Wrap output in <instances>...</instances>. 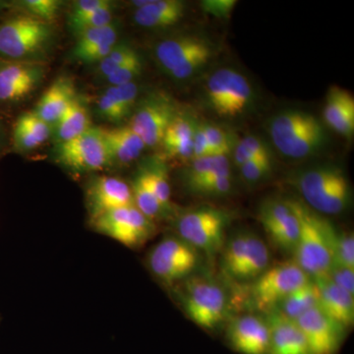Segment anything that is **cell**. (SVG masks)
I'll list each match as a JSON object with an SVG mask.
<instances>
[{"label":"cell","mask_w":354,"mask_h":354,"mask_svg":"<svg viewBox=\"0 0 354 354\" xmlns=\"http://www.w3.org/2000/svg\"><path fill=\"white\" fill-rule=\"evenodd\" d=\"M299 221L295 263L311 279L328 276L334 265L337 232L334 225L297 199H286Z\"/></svg>","instance_id":"1"},{"label":"cell","mask_w":354,"mask_h":354,"mask_svg":"<svg viewBox=\"0 0 354 354\" xmlns=\"http://www.w3.org/2000/svg\"><path fill=\"white\" fill-rule=\"evenodd\" d=\"M292 185L305 204L322 215H339L351 204L348 176L335 165H318L298 172L292 177Z\"/></svg>","instance_id":"2"},{"label":"cell","mask_w":354,"mask_h":354,"mask_svg":"<svg viewBox=\"0 0 354 354\" xmlns=\"http://www.w3.org/2000/svg\"><path fill=\"white\" fill-rule=\"evenodd\" d=\"M269 134L279 152L291 158L310 157L326 141L322 123L313 114L301 111H286L272 118Z\"/></svg>","instance_id":"3"},{"label":"cell","mask_w":354,"mask_h":354,"mask_svg":"<svg viewBox=\"0 0 354 354\" xmlns=\"http://www.w3.org/2000/svg\"><path fill=\"white\" fill-rule=\"evenodd\" d=\"M55 37L51 23L31 16L16 15L0 23V58L19 62H44Z\"/></svg>","instance_id":"4"},{"label":"cell","mask_w":354,"mask_h":354,"mask_svg":"<svg viewBox=\"0 0 354 354\" xmlns=\"http://www.w3.org/2000/svg\"><path fill=\"white\" fill-rule=\"evenodd\" d=\"M230 216L213 207L205 206L185 212L176 221L177 236L209 257L225 245Z\"/></svg>","instance_id":"5"},{"label":"cell","mask_w":354,"mask_h":354,"mask_svg":"<svg viewBox=\"0 0 354 354\" xmlns=\"http://www.w3.org/2000/svg\"><path fill=\"white\" fill-rule=\"evenodd\" d=\"M186 281L180 293L186 315L203 330H216L227 314L228 301L225 290L209 279L188 278Z\"/></svg>","instance_id":"6"},{"label":"cell","mask_w":354,"mask_h":354,"mask_svg":"<svg viewBox=\"0 0 354 354\" xmlns=\"http://www.w3.org/2000/svg\"><path fill=\"white\" fill-rule=\"evenodd\" d=\"M270 250L257 235L239 232L223 247L221 266L230 278L255 281L270 267Z\"/></svg>","instance_id":"7"},{"label":"cell","mask_w":354,"mask_h":354,"mask_svg":"<svg viewBox=\"0 0 354 354\" xmlns=\"http://www.w3.org/2000/svg\"><path fill=\"white\" fill-rule=\"evenodd\" d=\"M206 99L209 108L220 118H239L250 106L253 91L250 83L239 71L221 68L207 81Z\"/></svg>","instance_id":"8"},{"label":"cell","mask_w":354,"mask_h":354,"mask_svg":"<svg viewBox=\"0 0 354 354\" xmlns=\"http://www.w3.org/2000/svg\"><path fill=\"white\" fill-rule=\"evenodd\" d=\"M310 279L308 274L293 259L269 267L251 286L254 305L263 311H272Z\"/></svg>","instance_id":"9"},{"label":"cell","mask_w":354,"mask_h":354,"mask_svg":"<svg viewBox=\"0 0 354 354\" xmlns=\"http://www.w3.org/2000/svg\"><path fill=\"white\" fill-rule=\"evenodd\" d=\"M199 251L180 237H165L148 256V265L156 278L174 285L189 278L199 264Z\"/></svg>","instance_id":"10"},{"label":"cell","mask_w":354,"mask_h":354,"mask_svg":"<svg viewBox=\"0 0 354 354\" xmlns=\"http://www.w3.org/2000/svg\"><path fill=\"white\" fill-rule=\"evenodd\" d=\"M57 162L74 174L102 171L111 160L102 128L91 127L76 138L57 145Z\"/></svg>","instance_id":"11"},{"label":"cell","mask_w":354,"mask_h":354,"mask_svg":"<svg viewBox=\"0 0 354 354\" xmlns=\"http://www.w3.org/2000/svg\"><path fill=\"white\" fill-rule=\"evenodd\" d=\"M91 225L97 234L131 249L143 246L156 232L153 221L144 216L134 205L109 212L91 221Z\"/></svg>","instance_id":"12"},{"label":"cell","mask_w":354,"mask_h":354,"mask_svg":"<svg viewBox=\"0 0 354 354\" xmlns=\"http://www.w3.org/2000/svg\"><path fill=\"white\" fill-rule=\"evenodd\" d=\"M46 71L44 62L0 58V108H11L26 101L43 82Z\"/></svg>","instance_id":"13"},{"label":"cell","mask_w":354,"mask_h":354,"mask_svg":"<svg viewBox=\"0 0 354 354\" xmlns=\"http://www.w3.org/2000/svg\"><path fill=\"white\" fill-rule=\"evenodd\" d=\"M177 115L176 104L169 95L153 93L133 111L128 127L138 134L146 147L162 144L165 130Z\"/></svg>","instance_id":"14"},{"label":"cell","mask_w":354,"mask_h":354,"mask_svg":"<svg viewBox=\"0 0 354 354\" xmlns=\"http://www.w3.org/2000/svg\"><path fill=\"white\" fill-rule=\"evenodd\" d=\"M258 218L270 241L279 250L295 252L299 236V221L286 199L266 200Z\"/></svg>","instance_id":"15"},{"label":"cell","mask_w":354,"mask_h":354,"mask_svg":"<svg viewBox=\"0 0 354 354\" xmlns=\"http://www.w3.org/2000/svg\"><path fill=\"white\" fill-rule=\"evenodd\" d=\"M306 339L312 354H337L346 329L319 308L309 310L295 321Z\"/></svg>","instance_id":"16"},{"label":"cell","mask_w":354,"mask_h":354,"mask_svg":"<svg viewBox=\"0 0 354 354\" xmlns=\"http://www.w3.org/2000/svg\"><path fill=\"white\" fill-rule=\"evenodd\" d=\"M85 197L91 221L113 209L134 205L129 184L114 176L91 179L86 186Z\"/></svg>","instance_id":"17"},{"label":"cell","mask_w":354,"mask_h":354,"mask_svg":"<svg viewBox=\"0 0 354 354\" xmlns=\"http://www.w3.org/2000/svg\"><path fill=\"white\" fill-rule=\"evenodd\" d=\"M227 341L239 354H268L270 327L268 321L256 315H243L230 324Z\"/></svg>","instance_id":"18"},{"label":"cell","mask_w":354,"mask_h":354,"mask_svg":"<svg viewBox=\"0 0 354 354\" xmlns=\"http://www.w3.org/2000/svg\"><path fill=\"white\" fill-rule=\"evenodd\" d=\"M312 279L320 292L319 308L344 329H351L354 323V295L335 285L328 276Z\"/></svg>","instance_id":"19"},{"label":"cell","mask_w":354,"mask_h":354,"mask_svg":"<svg viewBox=\"0 0 354 354\" xmlns=\"http://www.w3.org/2000/svg\"><path fill=\"white\" fill-rule=\"evenodd\" d=\"M270 346L268 354H312L295 321L272 312L268 319Z\"/></svg>","instance_id":"20"},{"label":"cell","mask_w":354,"mask_h":354,"mask_svg":"<svg viewBox=\"0 0 354 354\" xmlns=\"http://www.w3.org/2000/svg\"><path fill=\"white\" fill-rule=\"evenodd\" d=\"M323 118L330 129L346 138H351L354 133L353 95L337 86L330 87L323 109Z\"/></svg>","instance_id":"21"},{"label":"cell","mask_w":354,"mask_h":354,"mask_svg":"<svg viewBox=\"0 0 354 354\" xmlns=\"http://www.w3.org/2000/svg\"><path fill=\"white\" fill-rule=\"evenodd\" d=\"M209 48L211 44L198 37H176L160 41L156 46L155 57L160 68L169 74L188 58Z\"/></svg>","instance_id":"22"},{"label":"cell","mask_w":354,"mask_h":354,"mask_svg":"<svg viewBox=\"0 0 354 354\" xmlns=\"http://www.w3.org/2000/svg\"><path fill=\"white\" fill-rule=\"evenodd\" d=\"M111 165L127 167L137 160L147 148L143 140L140 138L131 128L121 127L102 128Z\"/></svg>","instance_id":"23"},{"label":"cell","mask_w":354,"mask_h":354,"mask_svg":"<svg viewBox=\"0 0 354 354\" xmlns=\"http://www.w3.org/2000/svg\"><path fill=\"white\" fill-rule=\"evenodd\" d=\"M76 97L73 80L66 76L58 77L41 95L34 113L53 127Z\"/></svg>","instance_id":"24"},{"label":"cell","mask_w":354,"mask_h":354,"mask_svg":"<svg viewBox=\"0 0 354 354\" xmlns=\"http://www.w3.org/2000/svg\"><path fill=\"white\" fill-rule=\"evenodd\" d=\"M185 3L179 0H147L135 9L133 19L146 29H165L177 24L184 16Z\"/></svg>","instance_id":"25"},{"label":"cell","mask_w":354,"mask_h":354,"mask_svg":"<svg viewBox=\"0 0 354 354\" xmlns=\"http://www.w3.org/2000/svg\"><path fill=\"white\" fill-rule=\"evenodd\" d=\"M53 137V127L39 118L34 111L18 116L13 125L12 146L16 152L35 150Z\"/></svg>","instance_id":"26"},{"label":"cell","mask_w":354,"mask_h":354,"mask_svg":"<svg viewBox=\"0 0 354 354\" xmlns=\"http://www.w3.org/2000/svg\"><path fill=\"white\" fill-rule=\"evenodd\" d=\"M90 114L80 97H77L53 127V138L57 145L76 138L91 128Z\"/></svg>","instance_id":"27"},{"label":"cell","mask_w":354,"mask_h":354,"mask_svg":"<svg viewBox=\"0 0 354 354\" xmlns=\"http://www.w3.org/2000/svg\"><path fill=\"white\" fill-rule=\"evenodd\" d=\"M318 286L316 285L314 279H310L308 283H305L301 288L293 291L291 295L285 298L276 307L272 312L279 315L285 317L290 320L297 321L300 316L304 315L309 310L319 306Z\"/></svg>","instance_id":"28"},{"label":"cell","mask_w":354,"mask_h":354,"mask_svg":"<svg viewBox=\"0 0 354 354\" xmlns=\"http://www.w3.org/2000/svg\"><path fill=\"white\" fill-rule=\"evenodd\" d=\"M130 187L132 191L133 204L147 218L153 221L160 220L167 213L153 194L141 171L135 176Z\"/></svg>","instance_id":"29"},{"label":"cell","mask_w":354,"mask_h":354,"mask_svg":"<svg viewBox=\"0 0 354 354\" xmlns=\"http://www.w3.org/2000/svg\"><path fill=\"white\" fill-rule=\"evenodd\" d=\"M141 171L153 194L158 198L165 211L169 212L171 208V189L167 169L164 162L153 160L141 169Z\"/></svg>","instance_id":"30"},{"label":"cell","mask_w":354,"mask_h":354,"mask_svg":"<svg viewBox=\"0 0 354 354\" xmlns=\"http://www.w3.org/2000/svg\"><path fill=\"white\" fill-rule=\"evenodd\" d=\"M118 27L114 21L111 24L87 30L77 35V41L72 50V55L101 46H114L118 44Z\"/></svg>","instance_id":"31"},{"label":"cell","mask_w":354,"mask_h":354,"mask_svg":"<svg viewBox=\"0 0 354 354\" xmlns=\"http://www.w3.org/2000/svg\"><path fill=\"white\" fill-rule=\"evenodd\" d=\"M97 113L102 118L111 123H120L131 114L115 86H109L102 93L97 102Z\"/></svg>","instance_id":"32"},{"label":"cell","mask_w":354,"mask_h":354,"mask_svg":"<svg viewBox=\"0 0 354 354\" xmlns=\"http://www.w3.org/2000/svg\"><path fill=\"white\" fill-rule=\"evenodd\" d=\"M69 27L74 34L79 35L87 30L102 27L113 22V3L102 7L99 10L81 16V17L69 18Z\"/></svg>","instance_id":"33"},{"label":"cell","mask_w":354,"mask_h":354,"mask_svg":"<svg viewBox=\"0 0 354 354\" xmlns=\"http://www.w3.org/2000/svg\"><path fill=\"white\" fill-rule=\"evenodd\" d=\"M138 57H140L138 53L131 46L125 44H116L108 57H104L97 64H99L97 69L102 76L108 78L113 75L120 66Z\"/></svg>","instance_id":"34"},{"label":"cell","mask_w":354,"mask_h":354,"mask_svg":"<svg viewBox=\"0 0 354 354\" xmlns=\"http://www.w3.org/2000/svg\"><path fill=\"white\" fill-rule=\"evenodd\" d=\"M196 127L197 124L189 118L176 115L165 130L162 141V146L191 141L193 140Z\"/></svg>","instance_id":"35"},{"label":"cell","mask_w":354,"mask_h":354,"mask_svg":"<svg viewBox=\"0 0 354 354\" xmlns=\"http://www.w3.org/2000/svg\"><path fill=\"white\" fill-rule=\"evenodd\" d=\"M28 16L51 23L57 18L62 6V2L58 0H24L18 4Z\"/></svg>","instance_id":"36"},{"label":"cell","mask_w":354,"mask_h":354,"mask_svg":"<svg viewBox=\"0 0 354 354\" xmlns=\"http://www.w3.org/2000/svg\"><path fill=\"white\" fill-rule=\"evenodd\" d=\"M227 162H228L227 156H211V157L192 160L184 176L186 186L189 187L192 184L198 183L209 172Z\"/></svg>","instance_id":"37"},{"label":"cell","mask_w":354,"mask_h":354,"mask_svg":"<svg viewBox=\"0 0 354 354\" xmlns=\"http://www.w3.org/2000/svg\"><path fill=\"white\" fill-rule=\"evenodd\" d=\"M212 57H213V50H212V48L200 51V53H196L193 57L188 58L183 65L177 67L169 75L176 81L188 80V79L196 75L200 70L204 68L209 60H211Z\"/></svg>","instance_id":"38"},{"label":"cell","mask_w":354,"mask_h":354,"mask_svg":"<svg viewBox=\"0 0 354 354\" xmlns=\"http://www.w3.org/2000/svg\"><path fill=\"white\" fill-rule=\"evenodd\" d=\"M354 270V236L353 232H337L333 268Z\"/></svg>","instance_id":"39"},{"label":"cell","mask_w":354,"mask_h":354,"mask_svg":"<svg viewBox=\"0 0 354 354\" xmlns=\"http://www.w3.org/2000/svg\"><path fill=\"white\" fill-rule=\"evenodd\" d=\"M213 156H227L232 149L230 136L223 128L214 124H202Z\"/></svg>","instance_id":"40"},{"label":"cell","mask_w":354,"mask_h":354,"mask_svg":"<svg viewBox=\"0 0 354 354\" xmlns=\"http://www.w3.org/2000/svg\"><path fill=\"white\" fill-rule=\"evenodd\" d=\"M241 176L248 183L263 180L272 171V158H259L246 162L241 167Z\"/></svg>","instance_id":"41"},{"label":"cell","mask_w":354,"mask_h":354,"mask_svg":"<svg viewBox=\"0 0 354 354\" xmlns=\"http://www.w3.org/2000/svg\"><path fill=\"white\" fill-rule=\"evenodd\" d=\"M142 67L143 65H142L141 58H136L120 66L113 75L108 77L106 80L111 86H120L135 82V79L141 75Z\"/></svg>","instance_id":"42"},{"label":"cell","mask_w":354,"mask_h":354,"mask_svg":"<svg viewBox=\"0 0 354 354\" xmlns=\"http://www.w3.org/2000/svg\"><path fill=\"white\" fill-rule=\"evenodd\" d=\"M236 0H205L201 7L205 13L218 19H228L236 6Z\"/></svg>","instance_id":"43"},{"label":"cell","mask_w":354,"mask_h":354,"mask_svg":"<svg viewBox=\"0 0 354 354\" xmlns=\"http://www.w3.org/2000/svg\"><path fill=\"white\" fill-rule=\"evenodd\" d=\"M328 277L335 285L354 295V270L334 267L330 269Z\"/></svg>","instance_id":"44"},{"label":"cell","mask_w":354,"mask_h":354,"mask_svg":"<svg viewBox=\"0 0 354 354\" xmlns=\"http://www.w3.org/2000/svg\"><path fill=\"white\" fill-rule=\"evenodd\" d=\"M232 189V177L227 176L218 179L203 186L195 194L205 195V196H223Z\"/></svg>","instance_id":"45"},{"label":"cell","mask_w":354,"mask_h":354,"mask_svg":"<svg viewBox=\"0 0 354 354\" xmlns=\"http://www.w3.org/2000/svg\"><path fill=\"white\" fill-rule=\"evenodd\" d=\"M213 156L211 149H209L208 140L205 135L203 125H197L195 129L194 136H193V158H201L211 157Z\"/></svg>","instance_id":"46"},{"label":"cell","mask_w":354,"mask_h":354,"mask_svg":"<svg viewBox=\"0 0 354 354\" xmlns=\"http://www.w3.org/2000/svg\"><path fill=\"white\" fill-rule=\"evenodd\" d=\"M239 144L244 149L254 156V157L259 158H272L271 153H270L269 148L267 145L256 136H246L245 138L242 139Z\"/></svg>","instance_id":"47"},{"label":"cell","mask_w":354,"mask_h":354,"mask_svg":"<svg viewBox=\"0 0 354 354\" xmlns=\"http://www.w3.org/2000/svg\"><path fill=\"white\" fill-rule=\"evenodd\" d=\"M109 0H79L74 3L69 18L81 17L108 6Z\"/></svg>","instance_id":"48"},{"label":"cell","mask_w":354,"mask_h":354,"mask_svg":"<svg viewBox=\"0 0 354 354\" xmlns=\"http://www.w3.org/2000/svg\"><path fill=\"white\" fill-rule=\"evenodd\" d=\"M7 144H8V137H7L6 127H4L3 122L0 120V158L3 155Z\"/></svg>","instance_id":"49"},{"label":"cell","mask_w":354,"mask_h":354,"mask_svg":"<svg viewBox=\"0 0 354 354\" xmlns=\"http://www.w3.org/2000/svg\"><path fill=\"white\" fill-rule=\"evenodd\" d=\"M9 6H11V4H9L8 2L1 1V0H0V12L3 11L4 9L8 8Z\"/></svg>","instance_id":"50"}]
</instances>
